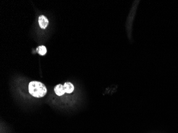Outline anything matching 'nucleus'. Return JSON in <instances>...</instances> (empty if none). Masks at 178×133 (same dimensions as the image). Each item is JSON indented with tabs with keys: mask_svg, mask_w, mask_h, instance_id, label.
<instances>
[{
	"mask_svg": "<svg viewBox=\"0 0 178 133\" xmlns=\"http://www.w3.org/2000/svg\"><path fill=\"white\" fill-rule=\"evenodd\" d=\"M29 93L33 97L41 98L44 97L47 93V88L44 84L38 82L32 81L28 85Z\"/></svg>",
	"mask_w": 178,
	"mask_h": 133,
	"instance_id": "1",
	"label": "nucleus"
},
{
	"mask_svg": "<svg viewBox=\"0 0 178 133\" xmlns=\"http://www.w3.org/2000/svg\"><path fill=\"white\" fill-rule=\"evenodd\" d=\"M39 27L42 29H45L49 25V20L44 15H41L39 17Z\"/></svg>",
	"mask_w": 178,
	"mask_h": 133,
	"instance_id": "2",
	"label": "nucleus"
},
{
	"mask_svg": "<svg viewBox=\"0 0 178 133\" xmlns=\"http://www.w3.org/2000/svg\"><path fill=\"white\" fill-rule=\"evenodd\" d=\"M54 91L58 96H62L65 94V91L64 87V85L62 84H58L56 85L54 88Z\"/></svg>",
	"mask_w": 178,
	"mask_h": 133,
	"instance_id": "3",
	"label": "nucleus"
},
{
	"mask_svg": "<svg viewBox=\"0 0 178 133\" xmlns=\"http://www.w3.org/2000/svg\"><path fill=\"white\" fill-rule=\"evenodd\" d=\"M64 87L65 89V92L70 94L74 91V86L73 84L70 82H66L64 85Z\"/></svg>",
	"mask_w": 178,
	"mask_h": 133,
	"instance_id": "4",
	"label": "nucleus"
},
{
	"mask_svg": "<svg viewBox=\"0 0 178 133\" xmlns=\"http://www.w3.org/2000/svg\"><path fill=\"white\" fill-rule=\"evenodd\" d=\"M36 51L38 52L39 55H42V56L45 55L47 52L46 47L44 45H40L38 46L36 48Z\"/></svg>",
	"mask_w": 178,
	"mask_h": 133,
	"instance_id": "5",
	"label": "nucleus"
}]
</instances>
